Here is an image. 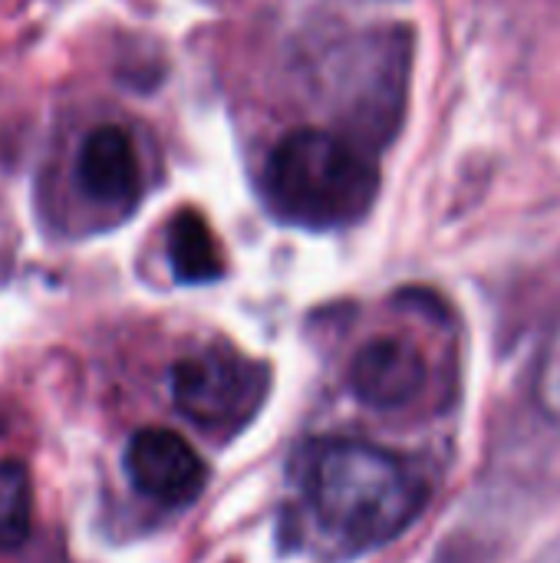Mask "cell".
Returning <instances> with one entry per match:
<instances>
[{
	"instance_id": "obj_5",
	"label": "cell",
	"mask_w": 560,
	"mask_h": 563,
	"mask_svg": "<svg viewBox=\"0 0 560 563\" xmlns=\"http://www.w3.org/2000/svg\"><path fill=\"white\" fill-rule=\"evenodd\" d=\"M426 386V360L419 346L399 336L370 340L350 363V389L370 409H403Z\"/></svg>"
},
{
	"instance_id": "obj_1",
	"label": "cell",
	"mask_w": 560,
	"mask_h": 563,
	"mask_svg": "<svg viewBox=\"0 0 560 563\" xmlns=\"http://www.w3.org/2000/svg\"><path fill=\"white\" fill-rule=\"evenodd\" d=\"M307 501L320 528L347 548L399 538L426 495L399 455L370 442H323L307 465Z\"/></svg>"
},
{
	"instance_id": "obj_7",
	"label": "cell",
	"mask_w": 560,
	"mask_h": 563,
	"mask_svg": "<svg viewBox=\"0 0 560 563\" xmlns=\"http://www.w3.org/2000/svg\"><path fill=\"white\" fill-rule=\"evenodd\" d=\"M165 251L175 280L182 284H211L224 274V254L198 211H178L165 231Z\"/></svg>"
},
{
	"instance_id": "obj_8",
	"label": "cell",
	"mask_w": 560,
	"mask_h": 563,
	"mask_svg": "<svg viewBox=\"0 0 560 563\" xmlns=\"http://www.w3.org/2000/svg\"><path fill=\"white\" fill-rule=\"evenodd\" d=\"M33 488L30 472L17 459L0 462V551H17L30 534Z\"/></svg>"
},
{
	"instance_id": "obj_6",
	"label": "cell",
	"mask_w": 560,
	"mask_h": 563,
	"mask_svg": "<svg viewBox=\"0 0 560 563\" xmlns=\"http://www.w3.org/2000/svg\"><path fill=\"white\" fill-rule=\"evenodd\" d=\"M76 178L96 205H132L139 198V155L129 132L119 125H96L79 145Z\"/></svg>"
},
{
	"instance_id": "obj_2",
	"label": "cell",
	"mask_w": 560,
	"mask_h": 563,
	"mask_svg": "<svg viewBox=\"0 0 560 563\" xmlns=\"http://www.w3.org/2000/svg\"><path fill=\"white\" fill-rule=\"evenodd\" d=\"M264 185L274 214L300 228L330 231L347 228L370 211L380 175L347 139L300 129L274 145Z\"/></svg>"
},
{
	"instance_id": "obj_3",
	"label": "cell",
	"mask_w": 560,
	"mask_h": 563,
	"mask_svg": "<svg viewBox=\"0 0 560 563\" xmlns=\"http://www.w3.org/2000/svg\"><path fill=\"white\" fill-rule=\"evenodd\" d=\"M267 373L224 350H205L172 366V399L201 429H234L257 412Z\"/></svg>"
},
{
	"instance_id": "obj_4",
	"label": "cell",
	"mask_w": 560,
	"mask_h": 563,
	"mask_svg": "<svg viewBox=\"0 0 560 563\" xmlns=\"http://www.w3.org/2000/svg\"><path fill=\"white\" fill-rule=\"evenodd\" d=\"M125 475L129 482L162 501V505H188L201 495L208 482V468L201 455L168 429H142L125 445Z\"/></svg>"
}]
</instances>
